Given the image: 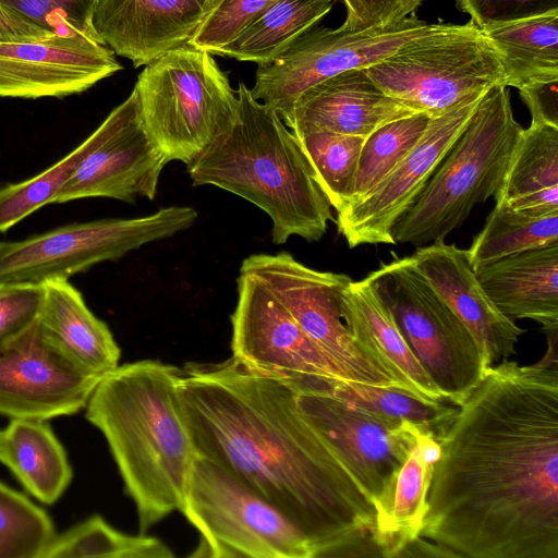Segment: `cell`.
Here are the masks:
<instances>
[{
    "label": "cell",
    "instance_id": "1",
    "mask_svg": "<svg viewBox=\"0 0 558 558\" xmlns=\"http://www.w3.org/2000/svg\"><path fill=\"white\" fill-rule=\"evenodd\" d=\"M557 357L489 366L437 436L420 536L451 557L558 558Z\"/></svg>",
    "mask_w": 558,
    "mask_h": 558
},
{
    "label": "cell",
    "instance_id": "2",
    "mask_svg": "<svg viewBox=\"0 0 558 558\" xmlns=\"http://www.w3.org/2000/svg\"><path fill=\"white\" fill-rule=\"evenodd\" d=\"M179 401L196 456L220 465L307 538L313 558L381 556L376 511L287 381L233 356L181 368Z\"/></svg>",
    "mask_w": 558,
    "mask_h": 558
},
{
    "label": "cell",
    "instance_id": "3",
    "mask_svg": "<svg viewBox=\"0 0 558 558\" xmlns=\"http://www.w3.org/2000/svg\"><path fill=\"white\" fill-rule=\"evenodd\" d=\"M180 373L157 360L119 365L100 378L84 409L135 504L141 534L182 510L196 457L179 401Z\"/></svg>",
    "mask_w": 558,
    "mask_h": 558
},
{
    "label": "cell",
    "instance_id": "4",
    "mask_svg": "<svg viewBox=\"0 0 558 558\" xmlns=\"http://www.w3.org/2000/svg\"><path fill=\"white\" fill-rule=\"evenodd\" d=\"M232 125L192 163L194 186L213 185L235 194L271 219V239H322L332 220L331 205L316 181L296 136L272 109L239 83Z\"/></svg>",
    "mask_w": 558,
    "mask_h": 558
},
{
    "label": "cell",
    "instance_id": "5",
    "mask_svg": "<svg viewBox=\"0 0 558 558\" xmlns=\"http://www.w3.org/2000/svg\"><path fill=\"white\" fill-rule=\"evenodd\" d=\"M522 130L508 87L488 89L415 202L395 223V243L422 246L441 241L475 205L496 196Z\"/></svg>",
    "mask_w": 558,
    "mask_h": 558
},
{
    "label": "cell",
    "instance_id": "6",
    "mask_svg": "<svg viewBox=\"0 0 558 558\" xmlns=\"http://www.w3.org/2000/svg\"><path fill=\"white\" fill-rule=\"evenodd\" d=\"M134 88L147 132L189 167L234 122L239 99L211 53L177 47L146 64Z\"/></svg>",
    "mask_w": 558,
    "mask_h": 558
},
{
    "label": "cell",
    "instance_id": "7",
    "mask_svg": "<svg viewBox=\"0 0 558 558\" xmlns=\"http://www.w3.org/2000/svg\"><path fill=\"white\" fill-rule=\"evenodd\" d=\"M365 71L386 94L430 118L505 85L497 51L471 20L438 24Z\"/></svg>",
    "mask_w": 558,
    "mask_h": 558
},
{
    "label": "cell",
    "instance_id": "8",
    "mask_svg": "<svg viewBox=\"0 0 558 558\" xmlns=\"http://www.w3.org/2000/svg\"><path fill=\"white\" fill-rule=\"evenodd\" d=\"M367 277L447 402L460 405L489 367L473 335L411 256H395Z\"/></svg>",
    "mask_w": 558,
    "mask_h": 558
},
{
    "label": "cell",
    "instance_id": "9",
    "mask_svg": "<svg viewBox=\"0 0 558 558\" xmlns=\"http://www.w3.org/2000/svg\"><path fill=\"white\" fill-rule=\"evenodd\" d=\"M199 532L194 555L215 558H313L301 531L215 462L196 456L180 511Z\"/></svg>",
    "mask_w": 558,
    "mask_h": 558
},
{
    "label": "cell",
    "instance_id": "10",
    "mask_svg": "<svg viewBox=\"0 0 558 558\" xmlns=\"http://www.w3.org/2000/svg\"><path fill=\"white\" fill-rule=\"evenodd\" d=\"M197 217L193 207L168 206L147 216L75 222L21 241H0V282L68 280L184 231Z\"/></svg>",
    "mask_w": 558,
    "mask_h": 558
},
{
    "label": "cell",
    "instance_id": "11",
    "mask_svg": "<svg viewBox=\"0 0 558 558\" xmlns=\"http://www.w3.org/2000/svg\"><path fill=\"white\" fill-rule=\"evenodd\" d=\"M437 26L412 15L365 31L312 27L281 54L257 65L251 94L286 123L306 89L342 72L368 68Z\"/></svg>",
    "mask_w": 558,
    "mask_h": 558
},
{
    "label": "cell",
    "instance_id": "12",
    "mask_svg": "<svg viewBox=\"0 0 558 558\" xmlns=\"http://www.w3.org/2000/svg\"><path fill=\"white\" fill-rule=\"evenodd\" d=\"M295 391L303 416L332 447L373 504L381 550V534L397 475L421 435L429 432L410 422L367 412L324 392Z\"/></svg>",
    "mask_w": 558,
    "mask_h": 558
},
{
    "label": "cell",
    "instance_id": "13",
    "mask_svg": "<svg viewBox=\"0 0 558 558\" xmlns=\"http://www.w3.org/2000/svg\"><path fill=\"white\" fill-rule=\"evenodd\" d=\"M240 272L266 284L352 381L401 389L361 350L342 318L341 292L351 280L349 276L310 268L288 252L250 255L242 260Z\"/></svg>",
    "mask_w": 558,
    "mask_h": 558
},
{
    "label": "cell",
    "instance_id": "14",
    "mask_svg": "<svg viewBox=\"0 0 558 558\" xmlns=\"http://www.w3.org/2000/svg\"><path fill=\"white\" fill-rule=\"evenodd\" d=\"M236 283L238 300L231 316L235 360L294 388L317 379L352 381L312 341L266 284L241 272Z\"/></svg>",
    "mask_w": 558,
    "mask_h": 558
},
{
    "label": "cell",
    "instance_id": "15",
    "mask_svg": "<svg viewBox=\"0 0 558 558\" xmlns=\"http://www.w3.org/2000/svg\"><path fill=\"white\" fill-rule=\"evenodd\" d=\"M98 140L53 204L89 197L153 201L168 158L147 132L135 88L97 128Z\"/></svg>",
    "mask_w": 558,
    "mask_h": 558
},
{
    "label": "cell",
    "instance_id": "16",
    "mask_svg": "<svg viewBox=\"0 0 558 558\" xmlns=\"http://www.w3.org/2000/svg\"><path fill=\"white\" fill-rule=\"evenodd\" d=\"M483 95L434 117L414 148L367 195L337 211V228L350 247L396 244L392 228L415 202L465 129Z\"/></svg>",
    "mask_w": 558,
    "mask_h": 558
},
{
    "label": "cell",
    "instance_id": "17",
    "mask_svg": "<svg viewBox=\"0 0 558 558\" xmlns=\"http://www.w3.org/2000/svg\"><path fill=\"white\" fill-rule=\"evenodd\" d=\"M100 377L61 353L39 319L0 349V415L50 420L84 410Z\"/></svg>",
    "mask_w": 558,
    "mask_h": 558
},
{
    "label": "cell",
    "instance_id": "18",
    "mask_svg": "<svg viewBox=\"0 0 558 558\" xmlns=\"http://www.w3.org/2000/svg\"><path fill=\"white\" fill-rule=\"evenodd\" d=\"M121 69L110 48L81 35L0 43V97L80 94Z\"/></svg>",
    "mask_w": 558,
    "mask_h": 558
},
{
    "label": "cell",
    "instance_id": "19",
    "mask_svg": "<svg viewBox=\"0 0 558 558\" xmlns=\"http://www.w3.org/2000/svg\"><path fill=\"white\" fill-rule=\"evenodd\" d=\"M211 0H98L93 26L101 43L134 68L186 45Z\"/></svg>",
    "mask_w": 558,
    "mask_h": 558
},
{
    "label": "cell",
    "instance_id": "20",
    "mask_svg": "<svg viewBox=\"0 0 558 558\" xmlns=\"http://www.w3.org/2000/svg\"><path fill=\"white\" fill-rule=\"evenodd\" d=\"M415 267L466 326L488 366L515 353L523 329L490 301L469 262L466 250L441 241L411 255Z\"/></svg>",
    "mask_w": 558,
    "mask_h": 558
},
{
    "label": "cell",
    "instance_id": "21",
    "mask_svg": "<svg viewBox=\"0 0 558 558\" xmlns=\"http://www.w3.org/2000/svg\"><path fill=\"white\" fill-rule=\"evenodd\" d=\"M414 113L381 90L365 69H353L302 93L284 124L292 132L319 130L367 137L380 126Z\"/></svg>",
    "mask_w": 558,
    "mask_h": 558
},
{
    "label": "cell",
    "instance_id": "22",
    "mask_svg": "<svg viewBox=\"0 0 558 558\" xmlns=\"http://www.w3.org/2000/svg\"><path fill=\"white\" fill-rule=\"evenodd\" d=\"M341 314L361 350L402 390L426 401L447 402L409 347L368 277L360 281L351 279L342 289Z\"/></svg>",
    "mask_w": 558,
    "mask_h": 558
},
{
    "label": "cell",
    "instance_id": "23",
    "mask_svg": "<svg viewBox=\"0 0 558 558\" xmlns=\"http://www.w3.org/2000/svg\"><path fill=\"white\" fill-rule=\"evenodd\" d=\"M494 305L510 319L558 329V242L520 252L474 270Z\"/></svg>",
    "mask_w": 558,
    "mask_h": 558
},
{
    "label": "cell",
    "instance_id": "24",
    "mask_svg": "<svg viewBox=\"0 0 558 558\" xmlns=\"http://www.w3.org/2000/svg\"><path fill=\"white\" fill-rule=\"evenodd\" d=\"M44 288L39 322L49 341L76 366L100 378L118 367L120 348L81 292L64 279L46 281Z\"/></svg>",
    "mask_w": 558,
    "mask_h": 558
},
{
    "label": "cell",
    "instance_id": "25",
    "mask_svg": "<svg viewBox=\"0 0 558 558\" xmlns=\"http://www.w3.org/2000/svg\"><path fill=\"white\" fill-rule=\"evenodd\" d=\"M0 462L45 505L57 502L73 478L66 451L47 420L11 418L0 429Z\"/></svg>",
    "mask_w": 558,
    "mask_h": 558
},
{
    "label": "cell",
    "instance_id": "26",
    "mask_svg": "<svg viewBox=\"0 0 558 558\" xmlns=\"http://www.w3.org/2000/svg\"><path fill=\"white\" fill-rule=\"evenodd\" d=\"M495 198L530 215L558 213V128L530 124L522 130Z\"/></svg>",
    "mask_w": 558,
    "mask_h": 558
},
{
    "label": "cell",
    "instance_id": "27",
    "mask_svg": "<svg viewBox=\"0 0 558 558\" xmlns=\"http://www.w3.org/2000/svg\"><path fill=\"white\" fill-rule=\"evenodd\" d=\"M482 31L500 58L505 86L558 78V12Z\"/></svg>",
    "mask_w": 558,
    "mask_h": 558
},
{
    "label": "cell",
    "instance_id": "28",
    "mask_svg": "<svg viewBox=\"0 0 558 558\" xmlns=\"http://www.w3.org/2000/svg\"><path fill=\"white\" fill-rule=\"evenodd\" d=\"M332 0H276L215 54L263 64L281 54L332 8Z\"/></svg>",
    "mask_w": 558,
    "mask_h": 558
},
{
    "label": "cell",
    "instance_id": "29",
    "mask_svg": "<svg viewBox=\"0 0 558 558\" xmlns=\"http://www.w3.org/2000/svg\"><path fill=\"white\" fill-rule=\"evenodd\" d=\"M295 390H315L344 403L397 421L410 422L436 438L447 427L458 407L430 402L395 387H379L345 380L317 379Z\"/></svg>",
    "mask_w": 558,
    "mask_h": 558
},
{
    "label": "cell",
    "instance_id": "30",
    "mask_svg": "<svg viewBox=\"0 0 558 558\" xmlns=\"http://www.w3.org/2000/svg\"><path fill=\"white\" fill-rule=\"evenodd\" d=\"M558 242V213L535 216L501 202L466 250L473 270L500 258Z\"/></svg>",
    "mask_w": 558,
    "mask_h": 558
},
{
    "label": "cell",
    "instance_id": "31",
    "mask_svg": "<svg viewBox=\"0 0 558 558\" xmlns=\"http://www.w3.org/2000/svg\"><path fill=\"white\" fill-rule=\"evenodd\" d=\"M433 464L426 459L418 439L397 475L390 512L381 534L384 557H400L410 543L421 537Z\"/></svg>",
    "mask_w": 558,
    "mask_h": 558
},
{
    "label": "cell",
    "instance_id": "32",
    "mask_svg": "<svg viewBox=\"0 0 558 558\" xmlns=\"http://www.w3.org/2000/svg\"><path fill=\"white\" fill-rule=\"evenodd\" d=\"M73 557L173 558L174 554L159 538L126 534L96 514L56 534L43 558Z\"/></svg>",
    "mask_w": 558,
    "mask_h": 558
},
{
    "label": "cell",
    "instance_id": "33",
    "mask_svg": "<svg viewBox=\"0 0 558 558\" xmlns=\"http://www.w3.org/2000/svg\"><path fill=\"white\" fill-rule=\"evenodd\" d=\"M430 119L417 112L391 121L366 137L345 206L372 192L401 162L422 138Z\"/></svg>",
    "mask_w": 558,
    "mask_h": 558
},
{
    "label": "cell",
    "instance_id": "34",
    "mask_svg": "<svg viewBox=\"0 0 558 558\" xmlns=\"http://www.w3.org/2000/svg\"><path fill=\"white\" fill-rule=\"evenodd\" d=\"M292 133L296 136L331 207L339 211L349 199L366 137L319 130Z\"/></svg>",
    "mask_w": 558,
    "mask_h": 558
},
{
    "label": "cell",
    "instance_id": "35",
    "mask_svg": "<svg viewBox=\"0 0 558 558\" xmlns=\"http://www.w3.org/2000/svg\"><path fill=\"white\" fill-rule=\"evenodd\" d=\"M98 140L97 129L57 163L25 181L0 187V233L53 201Z\"/></svg>",
    "mask_w": 558,
    "mask_h": 558
},
{
    "label": "cell",
    "instance_id": "36",
    "mask_svg": "<svg viewBox=\"0 0 558 558\" xmlns=\"http://www.w3.org/2000/svg\"><path fill=\"white\" fill-rule=\"evenodd\" d=\"M54 535L46 510L0 482V558H43Z\"/></svg>",
    "mask_w": 558,
    "mask_h": 558
},
{
    "label": "cell",
    "instance_id": "37",
    "mask_svg": "<svg viewBox=\"0 0 558 558\" xmlns=\"http://www.w3.org/2000/svg\"><path fill=\"white\" fill-rule=\"evenodd\" d=\"M276 0H211L187 45L215 54Z\"/></svg>",
    "mask_w": 558,
    "mask_h": 558
},
{
    "label": "cell",
    "instance_id": "38",
    "mask_svg": "<svg viewBox=\"0 0 558 558\" xmlns=\"http://www.w3.org/2000/svg\"><path fill=\"white\" fill-rule=\"evenodd\" d=\"M0 1L58 36L81 35L102 44L93 26L98 0Z\"/></svg>",
    "mask_w": 558,
    "mask_h": 558
},
{
    "label": "cell",
    "instance_id": "39",
    "mask_svg": "<svg viewBox=\"0 0 558 558\" xmlns=\"http://www.w3.org/2000/svg\"><path fill=\"white\" fill-rule=\"evenodd\" d=\"M44 300V284L0 282V349L39 319Z\"/></svg>",
    "mask_w": 558,
    "mask_h": 558
},
{
    "label": "cell",
    "instance_id": "40",
    "mask_svg": "<svg viewBox=\"0 0 558 558\" xmlns=\"http://www.w3.org/2000/svg\"><path fill=\"white\" fill-rule=\"evenodd\" d=\"M459 11L468 13L481 29L558 12V0H457Z\"/></svg>",
    "mask_w": 558,
    "mask_h": 558
},
{
    "label": "cell",
    "instance_id": "41",
    "mask_svg": "<svg viewBox=\"0 0 558 558\" xmlns=\"http://www.w3.org/2000/svg\"><path fill=\"white\" fill-rule=\"evenodd\" d=\"M345 9L341 25L350 31L386 27L414 15L423 0H337Z\"/></svg>",
    "mask_w": 558,
    "mask_h": 558
},
{
    "label": "cell",
    "instance_id": "42",
    "mask_svg": "<svg viewBox=\"0 0 558 558\" xmlns=\"http://www.w3.org/2000/svg\"><path fill=\"white\" fill-rule=\"evenodd\" d=\"M520 96L531 113V124L558 128V78L526 84Z\"/></svg>",
    "mask_w": 558,
    "mask_h": 558
},
{
    "label": "cell",
    "instance_id": "43",
    "mask_svg": "<svg viewBox=\"0 0 558 558\" xmlns=\"http://www.w3.org/2000/svg\"><path fill=\"white\" fill-rule=\"evenodd\" d=\"M56 36L0 1V43L38 40Z\"/></svg>",
    "mask_w": 558,
    "mask_h": 558
}]
</instances>
